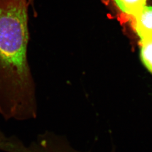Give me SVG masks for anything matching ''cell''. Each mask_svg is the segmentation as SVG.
<instances>
[{
    "instance_id": "obj_1",
    "label": "cell",
    "mask_w": 152,
    "mask_h": 152,
    "mask_svg": "<svg viewBox=\"0 0 152 152\" xmlns=\"http://www.w3.org/2000/svg\"><path fill=\"white\" fill-rule=\"evenodd\" d=\"M33 0H0V114L36 118L35 88L27 60L28 6Z\"/></svg>"
},
{
    "instance_id": "obj_2",
    "label": "cell",
    "mask_w": 152,
    "mask_h": 152,
    "mask_svg": "<svg viewBox=\"0 0 152 152\" xmlns=\"http://www.w3.org/2000/svg\"><path fill=\"white\" fill-rule=\"evenodd\" d=\"M131 20L141 42L152 39V6H144Z\"/></svg>"
},
{
    "instance_id": "obj_3",
    "label": "cell",
    "mask_w": 152,
    "mask_h": 152,
    "mask_svg": "<svg viewBox=\"0 0 152 152\" xmlns=\"http://www.w3.org/2000/svg\"><path fill=\"white\" fill-rule=\"evenodd\" d=\"M113 7L122 18L132 19L145 6L147 0H104Z\"/></svg>"
},
{
    "instance_id": "obj_4",
    "label": "cell",
    "mask_w": 152,
    "mask_h": 152,
    "mask_svg": "<svg viewBox=\"0 0 152 152\" xmlns=\"http://www.w3.org/2000/svg\"><path fill=\"white\" fill-rule=\"evenodd\" d=\"M140 55L142 63L152 73V39L141 42Z\"/></svg>"
}]
</instances>
